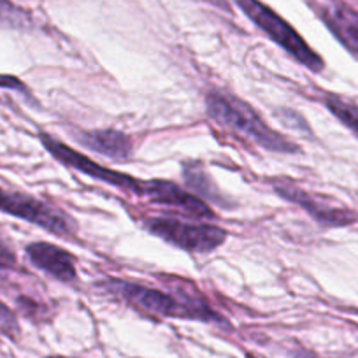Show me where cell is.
Listing matches in <instances>:
<instances>
[{
	"label": "cell",
	"instance_id": "obj_1",
	"mask_svg": "<svg viewBox=\"0 0 358 358\" xmlns=\"http://www.w3.org/2000/svg\"><path fill=\"white\" fill-rule=\"evenodd\" d=\"M206 113L213 122L232 130L273 153H299L301 148L287 136L271 129L248 102L223 90H209L206 94Z\"/></svg>",
	"mask_w": 358,
	"mask_h": 358
},
{
	"label": "cell",
	"instance_id": "obj_2",
	"mask_svg": "<svg viewBox=\"0 0 358 358\" xmlns=\"http://www.w3.org/2000/svg\"><path fill=\"white\" fill-rule=\"evenodd\" d=\"M108 290L118 299L125 301L134 308L146 311L153 316L162 318H187L201 320V322H223L220 315H216L206 302L199 301L197 297H174L162 290L144 287L139 283H129V281L109 280L106 283Z\"/></svg>",
	"mask_w": 358,
	"mask_h": 358
},
{
	"label": "cell",
	"instance_id": "obj_3",
	"mask_svg": "<svg viewBox=\"0 0 358 358\" xmlns=\"http://www.w3.org/2000/svg\"><path fill=\"white\" fill-rule=\"evenodd\" d=\"M239 8L244 15L255 23L260 30H264L278 46L283 48L295 62L306 67L311 72H322L325 67L323 58L302 39L301 34L281 18L278 13H274L268 6L262 4L260 0H237Z\"/></svg>",
	"mask_w": 358,
	"mask_h": 358
},
{
	"label": "cell",
	"instance_id": "obj_4",
	"mask_svg": "<svg viewBox=\"0 0 358 358\" xmlns=\"http://www.w3.org/2000/svg\"><path fill=\"white\" fill-rule=\"evenodd\" d=\"M41 143L44 144L50 155L53 158H57L60 164H64L65 167H71L74 171L81 172V174L90 176V178L102 181V183L109 185V187L120 188V190L130 192V194L137 195V197H146L150 201L151 190H153V179L150 181H143L139 178H134L130 174H123V172L115 171V169H108L104 165L97 164V162L90 160L86 155L79 153V151L72 150L67 144L60 143L58 139H55L50 134H39Z\"/></svg>",
	"mask_w": 358,
	"mask_h": 358
},
{
	"label": "cell",
	"instance_id": "obj_5",
	"mask_svg": "<svg viewBox=\"0 0 358 358\" xmlns=\"http://www.w3.org/2000/svg\"><path fill=\"white\" fill-rule=\"evenodd\" d=\"M148 232L160 237L165 243L190 251V253H209L222 246L227 241V230L209 223L179 222L172 218H148L144 220Z\"/></svg>",
	"mask_w": 358,
	"mask_h": 358
},
{
	"label": "cell",
	"instance_id": "obj_6",
	"mask_svg": "<svg viewBox=\"0 0 358 358\" xmlns=\"http://www.w3.org/2000/svg\"><path fill=\"white\" fill-rule=\"evenodd\" d=\"M0 211L34 223L60 237H72L78 232V223L71 215L51 208L30 195L15 194L4 188H0Z\"/></svg>",
	"mask_w": 358,
	"mask_h": 358
},
{
	"label": "cell",
	"instance_id": "obj_7",
	"mask_svg": "<svg viewBox=\"0 0 358 358\" xmlns=\"http://www.w3.org/2000/svg\"><path fill=\"white\" fill-rule=\"evenodd\" d=\"M274 190L285 201L294 202V204L302 206V209L309 213L318 223L327 227H343L353 223L355 216L344 208H334L329 201L322 197H313L308 192L301 190L295 185L278 183L274 185Z\"/></svg>",
	"mask_w": 358,
	"mask_h": 358
},
{
	"label": "cell",
	"instance_id": "obj_8",
	"mask_svg": "<svg viewBox=\"0 0 358 358\" xmlns=\"http://www.w3.org/2000/svg\"><path fill=\"white\" fill-rule=\"evenodd\" d=\"M27 257L37 268H41L43 273L50 274L51 278L62 281V283H72L78 278L74 257L57 244L44 243V241L29 244Z\"/></svg>",
	"mask_w": 358,
	"mask_h": 358
},
{
	"label": "cell",
	"instance_id": "obj_9",
	"mask_svg": "<svg viewBox=\"0 0 358 358\" xmlns=\"http://www.w3.org/2000/svg\"><path fill=\"white\" fill-rule=\"evenodd\" d=\"M76 141L86 150L111 158L115 162H127L132 157L134 144L130 136L113 129L81 130L76 136Z\"/></svg>",
	"mask_w": 358,
	"mask_h": 358
},
{
	"label": "cell",
	"instance_id": "obj_10",
	"mask_svg": "<svg viewBox=\"0 0 358 358\" xmlns=\"http://www.w3.org/2000/svg\"><path fill=\"white\" fill-rule=\"evenodd\" d=\"M322 18L344 48L358 58V13L344 6H330L323 9Z\"/></svg>",
	"mask_w": 358,
	"mask_h": 358
},
{
	"label": "cell",
	"instance_id": "obj_11",
	"mask_svg": "<svg viewBox=\"0 0 358 358\" xmlns=\"http://www.w3.org/2000/svg\"><path fill=\"white\" fill-rule=\"evenodd\" d=\"M183 176L187 181V187L190 188L192 194L197 195L199 199H208L209 202H215L218 206H225V199L216 188L215 181L209 178L208 172L204 171L197 162H188L183 165Z\"/></svg>",
	"mask_w": 358,
	"mask_h": 358
},
{
	"label": "cell",
	"instance_id": "obj_12",
	"mask_svg": "<svg viewBox=\"0 0 358 358\" xmlns=\"http://www.w3.org/2000/svg\"><path fill=\"white\" fill-rule=\"evenodd\" d=\"M325 106L336 118H339L344 125L350 127L355 134H358V104L346 101L339 95L329 94L325 97Z\"/></svg>",
	"mask_w": 358,
	"mask_h": 358
},
{
	"label": "cell",
	"instance_id": "obj_13",
	"mask_svg": "<svg viewBox=\"0 0 358 358\" xmlns=\"http://www.w3.org/2000/svg\"><path fill=\"white\" fill-rule=\"evenodd\" d=\"M0 27L13 30H29L32 27V18L29 13L9 0H0Z\"/></svg>",
	"mask_w": 358,
	"mask_h": 358
},
{
	"label": "cell",
	"instance_id": "obj_14",
	"mask_svg": "<svg viewBox=\"0 0 358 358\" xmlns=\"http://www.w3.org/2000/svg\"><path fill=\"white\" fill-rule=\"evenodd\" d=\"M16 265L15 251L0 237V268H13Z\"/></svg>",
	"mask_w": 358,
	"mask_h": 358
},
{
	"label": "cell",
	"instance_id": "obj_15",
	"mask_svg": "<svg viewBox=\"0 0 358 358\" xmlns=\"http://www.w3.org/2000/svg\"><path fill=\"white\" fill-rule=\"evenodd\" d=\"M0 329L6 330V332H16V329H18L13 313L2 302H0Z\"/></svg>",
	"mask_w": 358,
	"mask_h": 358
},
{
	"label": "cell",
	"instance_id": "obj_16",
	"mask_svg": "<svg viewBox=\"0 0 358 358\" xmlns=\"http://www.w3.org/2000/svg\"><path fill=\"white\" fill-rule=\"evenodd\" d=\"M0 86H6V88L13 90H25L23 83L20 79L11 78V76H0Z\"/></svg>",
	"mask_w": 358,
	"mask_h": 358
},
{
	"label": "cell",
	"instance_id": "obj_17",
	"mask_svg": "<svg viewBox=\"0 0 358 358\" xmlns=\"http://www.w3.org/2000/svg\"><path fill=\"white\" fill-rule=\"evenodd\" d=\"M299 358H311V357H309V355H306V353H302Z\"/></svg>",
	"mask_w": 358,
	"mask_h": 358
},
{
	"label": "cell",
	"instance_id": "obj_18",
	"mask_svg": "<svg viewBox=\"0 0 358 358\" xmlns=\"http://www.w3.org/2000/svg\"><path fill=\"white\" fill-rule=\"evenodd\" d=\"M50 358H62V357H50Z\"/></svg>",
	"mask_w": 358,
	"mask_h": 358
}]
</instances>
